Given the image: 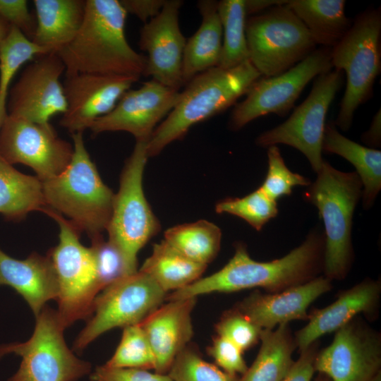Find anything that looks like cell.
<instances>
[{"mask_svg":"<svg viewBox=\"0 0 381 381\" xmlns=\"http://www.w3.org/2000/svg\"><path fill=\"white\" fill-rule=\"evenodd\" d=\"M64 73L65 66L56 53L34 59L8 91V115L47 125L52 116L63 114L66 109L60 80Z\"/></svg>","mask_w":381,"mask_h":381,"instance_id":"15","label":"cell"},{"mask_svg":"<svg viewBox=\"0 0 381 381\" xmlns=\"http://www.w3.org/2000/svg\"><path fill=\"white\" fill-rule=\"evenodd\" d=\"M336 332L331 344L316 355L315 371L332 381H371L381 361L378 337L351 322Z\"/></svg>","mask_w":381,"mask_h":381,"instance_id":"19","label":"cell"},{"mask_svg":"<svg viewBox=\"0 0 381 381\" xmlns=\"http://www.w3.org/2000/svg\"><path fill=\"white\" fill-rule=\"evenodd\" d=\"M127 13L119 0H86L81 27L58 55L65 75L77 73L144 75L146 56L129 44L125 35Z\"/></svg>","mask_w":381,"mask_h":381,"instance_id":"2","label":"cell"},{"mask_svg":"<svg viewBox=\"0 0 381 381\" xmlns=\"http://www.w3.org/2000/svg\"><path fill=\"white\" fill-rule=\"evenodd\" d=\"M47 53L19 29L11 26L8 35L0 42V111H7L10 83L20 67Z\"/></svg>","mask_w":381,"mask_h":381,"instance_id":"33","label":"cell"},{"mask_svg":"<svg viewBox=\"0 0 381 381\" xmlns=\"http://www.w3.org/2000/svg\"><path fill=\"white\" fill-rule=\"evenodd\" d=\"M288 1L284 0H244V8L246 16L256 15L271 7L285 4Z\"/></svg>","mask_w":381,"mask_h":381,"instance_id":"46","label":"cell"},{"mask_svg":"<svg viewBox=\"0 0 381 381\" xmlns=\"http://www.w3.org/2000/svg\"><path fill=\"white\" fill-rule=\"evenodd\" d=\"M345 5L344 0H291L287 3L317 45L329 48L341 40L351 25Z\"/></svg>","mask_w":381,"mask_h":381,"instance_id":"28","label":"cell"},{"mask_svg":"<svg viewBox=\"0 0 381 381\" xmlns=\"http://www.w3.org/2000/svg\"><path fill=\"white\" fill-rule=\"evenodd\" d=\"M331 50L325 47L316 48L288 71L272 77L259 78L249 88L246 98L235 104L229 128L240 130L253 120L269 114L286 116L308 83L332 69Z\"/></svg>","mask_w":381,"mask_h":381,"instance_id":"13","label":"cell"},{"mask_svg":"<svg viewBox=\"0 0 381 381\" xmlns=\"http://www.w3.org/2000/svg\"><path fill=\"white\" fill-rule=\"evenodd\" d=\"M33 211H51L37 177L16 169L0 155V214L8 220L20 221Z\"/></svg>","mask_w":381,"mask_h":381,"instance_id":"27","label":"cell"},{"mask_svg":"<svg viewBox=\"0 0 381 381\" xmlns=\"http://www.w3.org/2000/svg\"><path fill=\"white\" fill-rule=\"evenodd\" d=\"M65 329L57 311L45 306L36 316L28 341L0 345V358L10 353L22 358L18 370L7 381H77L87 375L91 365L68 347Z\"/></svg>","mask_w":381,"mask_h":381,"instance_id":"10","label":"cell"},{"mask_svg":"<svg viewBox=\"0 0 381 381\" xmlns=\"http://www.w3.org/2000/svg\"><path fill=\"white\" fill-rule=\"evenodd\" d=\"M322 150L339 155L354 166L363 185V207H373L381 190V151L347 138L339 132L334 121L325 124Z\"/></svg>","mask_w":381,"mask_h":381,"instance_id":"26","label":"cell"},{"mask_svg":"<svg viewBox=\"0 0 381 381\" xmlns=\"http://www.w3.org/2000/svg\"><path fill=\"white\" fill-rule=\"evenodd\" d=\"M331 288L329 278L315 277L276 294L255 292L236 309L262 329H272L291 320L307 319L309 306Z\"/></svg>","mask_w":381,"mask_h":381,"instance_id":"20","label":"cell"},{"mask_svg":"<svg viewBox=\"0 0 381 381\" xmlns=\"http://www.w3.org/2000/svg\"><path fill=\"white\" fill-rule=\"evenodd\" d=\"M167 293L146 273L138 270L104 288L96 297L89 320L73 350L81 352L102 334L141 322L159 307Z\"/></svg>","mask_w":381,"mask_h":381,"instance_id":"11","label":"cell"},{"mask_svg":"<svg viewBox=\"0 0 381 381\" xmlns=\"http://www.w3.org/2000/svg\"><path fill=\"white\" fill-rule=\"evenodd\" d=\"M215 329L218 336L231 341L242 351L257 343L262 331L237 309L225 313Z\"/></svg>","mask_w":381,"mask_h":381,"instance_id":"39","label":"cell"},{"mask_svg":"<svg viewBox=\"0 0 381 381\" xmlns=\"http://www.w3.org/2000/svg\"><path fill=\"white\" fill-rule=\"evenodd\" d=\"M316 174L303 195L318 209L324 224L325 277L340 279L352 260L353 216L362 198L363 185L356 171H339L325 159Z\"/></svg>","mask_w":381,"mask_h":381,"instance_id":"5","label":"cell"},{"mask_svg":"<svg viewBox=\"0 0 381 381\" xmlns=\"http://www.w3.org/2000/svg\"><path fill=\"white\" fill-rule=\"evenodd\" d=\"M147 143L136 141L125 162L107 229L108 240L120 251L131 273L138 271V252L161 229L143 188V173L149 158Z\"/></svg>","mask_w":381,"mask_h":381,"instance_id":"7","label":"cell"},{"mask_svg":"<svg viewBox=\"0 0 381 381\" xmlns=\"http://www.w3.org/2000/svg\"><path fill=\"white\" fill-rule=\"evenodd\" d=\"M343 82L344 72L334 68L318 75L306 99L284 122L260 134L256 145L291 146L303 154L317 173L324 160L322 144L326 116Z\"/></svg>","mask_w":381,"mask_h":381,"instance_id":"12","label":"cell"},{"mask_svg":"<svg viewBox=\"0 0 381 381\" xmlns=\"http://www.w3.org/2000/svg\"><path fill=\"white\" fill-rule=\"evenodd\" d=\"M127 13L136 16L145 23L157 16L162 9L165 0H119Z\"/></svg>","mask_w":381,"mask_h":381,"instance_id":"44","label":"cell"},{"mask_svg":"<svg viewBox=\"0 0 381 381\" xmlns=\"http://www.w3.org/2000/svg\"><path fill=\"white\" fill-rule=\"evenodd\" d=\"M73 154L60 174L42 181L49 210L59 213L80 234L91 238L107 231L114 193L102 181L85 146L83 133H72Z\"/></svg>","mask_w":381,"mask_h":381,"instance_id":"4","label":"cell"},{"mask_svg":"<svg viewBox=\"0 0 381 381\" xmlns=\"http://www.w3.org/2000/svg\"><path fill=\"white\" fill-rule=\"evenodd\" d=\"M207 266L188 259L163 239L153 245L152 254L139 270L152 277L167 294L199 279Z\"/></svg>","mask_w":381,"mask_h":381,"instance_id":"30","label":"cell"},{"mask_svg":"<svg viewBox=\"0 0 381 381\" xmlns=\"http://www.w3.org/2000/svg\"><path fill=\"white\" fill-rule=\"evenodd\" d=\"M287 3L246 19L249 61L262 77L288 71L316 49L317 44Z\"/></svg>","mask_w":381,"mask_h":381,"instance_id":"8","label":"cell"},{"mask_svg":"<svg viewBox=\"0 0 381 381\" xmlns=\"http://www.w3.org/2000/svg\"><path fill=\"white\" fill-rule=\"evenodd\" d=\"M59 227V243L49 255L57 279V313L65 328L89 318L101 291L92 253L80 242V235L62 215L51 211Z\"/></svg>","mask_w":381,"mask_h":381,"instance_id":"9","label":"cell"},{"mask_svg":"<svg viewBox=\"0 0 381 381\" xmlns=\"http://www.w3.org/2000/svg\"><path fill=\"white\" fill-rule=\"evenodd\" d=\"M164 240L188 259L207 265L219 251L222 231L215 224L200 219L167 229Z\"/></svg>","mask_w":381,"mask_h":381,"instance_id":"31","label":"cell"},{"mask_svg":"<svg viewBox=\"0 0 381 381\" xmlns=\"http://www.w3.org/2000/svg\"><path fill=\"white\" fill-rule=\"evenodd\" d=\"M90 378L92 381H172L167 374L143 369L109 368L104 365L96 368Z\"/></svg>","mask_w":381,"mask_h":381,"instance_id":"42","label":"cell"},{"mask_svg":"<svg viewBox=\"0 0 381 381\" xmlns=\"http://www.w3.org/2000/svg\"><path fill=\"white\" fill-rule=\"evenodd\" d=\"M11 25L0 17V42L8 35Z\"/></svg>","mask_w":381,"mask_h":381,"instance_id":"47","label":"cell"},{"mask_svg":"<svg viewBox=\"0 0 381 381\" xmlns=\"http://www.w3.org/2000/svg\"><path fill=\"white\" fill-rule=\"evenodd\" d=\"M183 1H166L159 13L140 29L139 46L147 53L144 75L179 90L183 85V56L186 40L179 26Z\"/></svg>","mask_w":381,"mask_h":381,"instance_id":"17","label":"cell"},{"mask_svg":"<svg viewBox=\"0 0 381 381\" xmlns=\"http://www.w3.org/2000/svg\"><path fill=\"white\" fill-rule=\"evenodd\" d=\"M381 111L380 109L374 115L369 129L365 132L361 140L369 145L368 147L376 149L381 143Z\"/></svg>","mask_w":381,"mask_h":381,"instance_id":"45","label":"cell"},{"mask_svg":"<svg viewBox=\"0 0 381 381\" xmlns=\"http://www.w3.org/2000/svg\"><path fill=\"white\" fill-rule=\"evenodd\" d=\"M104 365L115 368L155 370V356L139 323L123 328L118 347Z\"/></svg>","mask_w":381,"mask_h":381,"instance_id":"35","label":"cell"},{"mask_svg":"<svg viewBox=\"0 0 381 381\" xmlns=\"http://www.w3.org/2000/svg\"><path fill=\"white\" fill-rule=\"evenodd\" d=\"M267 172L260 188L270 198L277 201L283 196L290 195L295 186H308L311 183L308 178L286 167L277 145L267 147Z\"/></svg>","mask_w":381,"mask_h":381,"instance_id":"37","label":"cell"},{"mask_svg":"<svg viewBox=\"0 0 381 381\" xmlns=\"http://www.w3.org/2000/svg\"><path fill=\"white\" fill-rule=\"evenodd\" d=\"M217 4L218 1L212 0L198 3L202 22L185 45L182 63L183 85L195 75L218 66L222 47V27Z\"/></svg>","mask_w":381,"mask_h":381,"instance_id":"25","label":"cell"},{"mask_svg":"<svg viewBox=\"0 0 381 381\" xmlns=\"http://www.w3.org/2000/svg\"><path fill=\"white\" fill-rule=\"evenodd\" d=\"M181 92L152 79L123 93L114 109L90 126L92 134L126 131L136 141H148L161 121L177 104Z\"/></svg>","mask_w":381,"mask_h":381,"instance_id":"16","label":"cell"},{"mask_svg":"<svg viewBox=\"0 0 381 381\" xmlns=\"http://www.w3.org/2000/svg\"><path fill=\"white\" fill-rule=\"evenodd\" d=\"M324 232L312 229L305 241L284 257L269 262L251 258L242 243L235 246V253L219 270L166 297L168 301L197 298L214 292H233L255 287L280 291L306 282L323 269Z\"/></svg>","mask_w":381,"mask_h":381,"instance_id":"1","label":"cell"},{"mask_svg":"<svg viewBox=\"0 0 381 381\" xmlns=\"http://www.w3.org/2000/svg\"><path fill=\"white\" fill-rule=\"evenodd\" d=\"M13 288L26 301L35 317L46 303L56 300L59 289L56 274L48 255L33 253L17 260L0 248V286Z\"/></svg>","mask_w":381,"mask_h":381,"instance_id":"22","label":"cell"},{"mask_svg":"<svg viewBox=\"0 0 381 381\" xmlns=\"http://www.w3.org/2000/svg\"><path fill=\"white\" fill-rule=\"evenodd\" d=\"M215 211L236 216L258 231L279 212L277 201L268 197L260 187L243 198H227L219 201Z\"/></svg>","mask_w":381,"mask_h":381,"instance_id":"34","label":"cell"},{"mask_svg":"<svg viewBox=\"0 0 381 381\" xmlns=\"http://www.w3.org/2000/svg\"><path fill=\"white\" fill-rule=\"evenodd\" d=\"M260 77L249 60L234 68L217 66L195 75L185 85L176 106L152 134L148 157L182 139L194 125L234 105Z\"/></svg>","mask_w":381,"mask_h":381,"instance_id":"3","label":"cell"},{"mask_svg":"<svg viewBox=\"0 0 381 381\" xmlns=\"http://www.w3.org/2000/svg\"><path fill=\"white\" fill-rule=\"evenodd\" d=\"M196 298L168 301L139 323L155 356V372L167 374L176 356L191 339V313Z\"/></svg>","mask_w":381,"mask_h":381,"instance_id":"21","label":"cell"},{"mask_svg":"<svg viewBox=\"0 0 381 381\" xmlns=\"http://www.w3.org/2000/svg\"><path fill=\"white\" fill-rule=\"evenodd\" d=\"M86 0H34L36 29L32 41L58 54L75 37L83 21Z\"/></svg>","mask_w":381,"mask_h":381,"instance_id":"24","label":"cell"},{"mask_svg":"<svg viewBox=\"0 0 381 381\" xmlns=\"http://www.w3.org/2000/svg\"><path fill=\"white\" fill-rule=\"evenodd\" d=\"M260 339L258 356L239 381H281L294 363L296 343L289 324H281L276 329H262Z\"/></svg>","mask_w":381,"mask_h":381,"instance_id":"29","label":"cell"},{"mask_svg":"<svg viewBox=\"0 0 381 381\" xmlns=\"http://www.w3.org/2000/svg\"><path fill=\"white\" fill-rule=\"evenodd\" d=\"M73 154V144L59 138L50 123L8 115L0 130V155L12 165L29 167L42 181L64 171Z\"/></svg>","mask_w":381,"mask_h":381,"instance_id":"14","label":"cell"},{"mask_svg":"<svg viewBox=\"0 0 381 381\" xmlns=\"http://www.w3.org/2000/svg\"><path fill=\"white\" fill-rule=\"evenodd\" d=\"M208 353L217 366L230 375H243L248 369L243 351L224 337L217 335L208 348Z\"/></svg>","mask_w":381,"mask_h":381,"instance_id":"40","label":"cell"},{"mask_svg":"<svg viewBox=\"0 0 381 381\" xmlns=\"http://www.w3.org/2000/svg\"><path fill=\"white\" fill-rule=\"evenodd\" d=\"M380 286L365 280L345 291L331 305L315 310L309 322L296 335L295 343L302 351L321 336L334 332L349 323L358 314L373 310L378 302Z\"/></svg>","mask_w":381,"mask_h":381,"instance_id":"23","label":"cell"},{"mask_svg":"<svg viewBox=\"0 0 381 381\" xmlns=\"http://www.w3.org/2000/svg\"><path fill=\"white\" fill-rule=\"evenodd\" d=\"M318 381H324V380H318Z\"/></svg>","mask_w":381,"mask_h":381,"instance_id":"48","label":"cell"},{"mask_svg":"<svg viewBox=\"0 0 381 381\" xmlns=\"http://www.w3.org/2000/svg\"><path fill=\"white\" fill-rule=\"evenodd\" d=\"M0 17L32 40L36 29V19L29 11L27 1L0 0Z\"/></svg>","mask_w":381,"mask_h":381,"instance_id":"41","label":"cell"},{"mask_svg":"<svg viewBox=\"0 0 381 381\" xmlns=\"http://www.w3.org/2000/svg\"><path fill=\"white\" fill-rule=\"evenodd\" d=\"M314 344L301 351L299 358L295 361L286 375L281 381H310L315 372L316 357Z\"/></svg>","mask_w":381,"mask_h":381,"instance_id":"43","label":"cell"},{"mask_svg":"<svg viewBox=\"0 0 381 381\" xmlns=\"http://www.w3.org/2000/svg\"><path fill=\"white\" fill-rule=\"evenodd\" d=\"M95 260L101 291L116 281L132 274L117 248L102 236L91 238L90 247Z\"/></svg>","mask_w":381,"mask_h":381,"instance_id":"38","label":"cell"},{"mask_svg":"<svg viewBox=\"0 0 381 381\" xmlns=\"http://www.w3.org/2000/svg\"><path fill=\"white\" fill-rule=\"evenodd\" d=\"M139 79L96 73L66 75L63 83L66 109L59 124L71 134L83 133L97 119L111 111Z\"/></svg>","mask_w":381,"mask_h":381,"instance_id":"18","label":"cell"},{"mask_svg":"<svg viewBox=\"0 0 381 381\" xmlns=\"http://www.w3.org/2000/svg\"><path fill=\"white\" fill-rule=\"evenodd\" d=\"M217 11L222 27V47L218 66L228 69L249 60L246 36L244 0H222Z\"/></svg>","mask_w":381,"mask_h":381,"instance_id":"32","label":"cell"},{"mask_svg":"<svg viewBox=\"0 0 381 381\" xmlns=\"http://www.w3.org/2000/svg\"><path fill=\"white\" fill-rule=\"evenodd\" d=\"M167 375L172 381H239L237 375L207 362L190 346L179 353Z\"/></svg>","mask_w":381,"mask_h":381,"instance_id":"36","label":"cell"},{"mask_svg":"<svg viewBox=\"0 0 381 381\" xmlns=\"http://www.w3.org/2000/svg\"><path fill=\"white\" fill-rule=\"evenodd\" d=\"M332 68L345 72L346 90L340 103L337 127L348 131L354 113L373 92L381 70V10L369 8L358 14L341 40L332 48Z\"/></svg>","mask_w":381,"mask_h":381,"instance_id":"6","label":"cell"}]
</instances>
